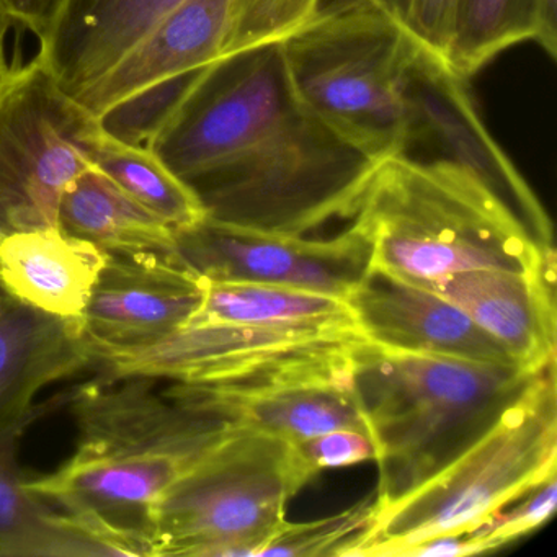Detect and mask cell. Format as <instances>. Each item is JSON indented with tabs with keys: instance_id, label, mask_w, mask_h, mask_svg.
Returning a JSON list of instances; mask_svg holds the SVG:
<instances>
[{
	"instance_id": "cell-1",
	"label": "cell",
	"mask_w": 557,
	"mask_h": 557,
	"mask_svg": "<svg viewBox=\"0 0 557 557\" xmlns=\"http://www.w3.org/2000/svg\"><path fill=\"white\" fill-rule=\"evenodd\" d=\"M148 148L208 220L288 236L354 218L380 164L302 106L282 41L208 64Z\"/></svg>"
},
{
	"instance_id": "cell-2",
	"label": "cell",
	"mask_w": 557,
	"mask_h": 557,
	"mask_svg": "<svg viewBox=\"0 0 557 557\" xmlns=\"http://www.w3.org/2000/svg\"><path fill=\"white\" fill-rule=\"evenodd\" d=\"M156 380L96 377L67 394L77 446L28 487L63 513L96 556H151L152 507L227 426L154 389Z\"/></svg>"
},
{
	"instance_id": "cell-3",
	"label": "cell",
	"mask_w": 557,
	"mask_h": 557,
	"mask_svg": "<svg viewBox=\"0 0 557 557\" xmlns=\"http://www.w3.org/2000/svg\"><path fill=\"white\" fill-rule=\"evenodd\" d=\"M351 220L370 244V273L423 288L466 270H556L554 247L478 178L445 162L383 159Z\"/></svg>"
},
{
	"instance_id": "cell-4",
	"label": "cell",
	"mask_w": 557,
	"mask_h": 557,
	"mask_svg": "<svg viewBox=\"0 0 557 557\" xmlns=\"http://www.w3.org/2000/svg\"><path fill=\"white\" fill-rule=\"evenodd\" d=\"M537 373L361 344L350 381L376 448L377 507L399 500L458 458Z\"/></svg>"
},
{
	"instance_id": "cell-5",
	"label": "cell",
	"mask_w": 557,
	"mask_h": 557,
	"mask_svg": "<svg viewBox=\"0 0 557 557\" xmlns=\"http://www.w3.org/2000/svg\"><path fill=\"white\" fill-rule=\"evenodd\" d=\"M556 469L554 361L458 458L399 500L377 507L351 557H406L435 537L471 533Z\"/></svg>"
},
{
	"instance_id": "cell-6",
	"label": "cell",
	"mask_w": 557,
	"mask_h": 557,
	"mask_svg": "<svg viewBox=\"0 0 557 557\" xmlns=\"http://www.w3.org/2000/svg\"><path fill=\"white\" fill-rule=\"evenodd\" d=\"M318 474L296 443L227 426L152 507L151 556H260Z\"/></svg>"
},
{
	"instance_id": "cell-7",
	"label": "cell",
	"mask_w": 557,
	"mask_h": 557,
	"mask_svg": "<svg viewBox=\"0 0 557 557\" xmlns=\"http://www.w3.org/2000/svg\"><path fill=\"white\" fill-rule=\"evenodd\" d=\"M417 47L373 5L315 18L282 40L302 106L380 162L399 154L403 145L404 73Z\"/></svg>"
},
{
	"instance_id": "cell-8",
	"label": "cell",
	"mask_w": 557,
	"mask_h": 557,
	"mask_svg": "<svg viewBox=\"0 0 557 557\" xmlns=\"http://www.w3.org/2000/svg\"><path fill=\"white\" fill-rule=\"evenodd\" d=\"M360 329L185 325L146 347L103 355L90 370L103 381L123 377L178 384L252 386L289 380H348Z\"/></svg>"
},
{
	"instance_id": "cell-9",
	"label": "cell",
	"mask_w": 557,
	"mask_h": 557,
	"mask_svg": "<svg viewBox=\"0 0 557 557\" xmlns=\"http://www.w3.org/2000/svg\"><path fill=\"white\" fill-rule=\"evenodd\" d=\"M99 119L38 58L0 76V240L58 230L67 185L92 168Z\"/></svg>"
},
{
	"instance_id": "cell-10",
	"label": "cell",
	"mask_w": 557,
	"mask_h": 557,
	"mask_svg": "<svg viewBox=\"0 0 557 557\" xmlns=\"http://www.w3.org/2000/svg\"><path fill=\"white\" fill-rule=\"evenodd\" d=\"M403 97L406 128L397 156L422 164L445 162L469 172L543 246L554 247L546 211L482 123L468 79L419 45L404 73Z\"/></svg>"
},
{
	"instance_id": "cell-11",
	"label": "cell",
	"mask_w": 557,
	"mask_h": 557,
	"mask_svg": "<svg viewBox=\"0 0 557 557\" xmlns=\"http://www.w3.org/2000/svg\"><path fill=\"white\" fill-rule=\"evenodd\" d=\"M175 256L208 282L285 286L342 299L371 272L370 244L351 227L334 239H305L205 218L175 231Z\"/></svg>"
},
{
	"instance_id": "cell-12",
	"label": "cell",
	"mask_w": 557,
	"mask_h": 557,
	"mask_svg": "<svg viewBox=\"0 0 557 557\" xmlns=\"http://www.w3.org/2000/svg\"><path fill=\"white\" fill-rule=\"evenodd\" d=\"M203 293L205 280L177 256L107 257L81 322L90 358L146 347L184 327Z\"/></svg>"
},
{
	"instance_id": "cell-13",
	"label": "cell",
	"mask_w": 557,
	"mask_h": 557,
	"mask_svg": "<svg viewBox=\"0 0 557 557\" xmlns=\"http://www.w3.org/2000/svg\"><path fill=\"white\" fill-rule=\"evenodd\" d=\"M164 393L230 429L267 433L292 443L338 429L368 435L350 377L276 381L252 386L172 383Z\"/></svg>"
},
{
	"instance_id": "cell-14",
	"label": "cell",
	"mask_w": 557,
	"mask_h": 557,
	"mask_svg": "<svg viewBox=\"0 0 557 557\" xmlns=\"http://www.w3.org/2000/svg\"><path fill=\"white\" fill-rule=\"evenodd\" d=\"M345 301L361 334L377 347L520 367L461 309L423 286L370 273Z\"/></svg>"
},
{
	"instance_id": "cell-15",
	"label": "cell",
	"mask_w": 557,
	"mask_h": 557,
	"mask_svg": "<svg viewBox=\"0 0 557 557\" xmlns=\"http://www.w3.org/2000/svg\"><path fill=\"white\" fill-rule=\"evenodd\" d=\"M500 342L530 373L556 361V270H466L426 286Z\"/></svg>"
},
{
	"instance_id": "cell-16",
	"label": "cell",
	"mask_w": 557,
	"mask_h": 557,
	"mask_svg": "<svg viewBox=\"0 0 557 557\" xmlns=\"http://www.w3.org/2000/svg\"><path fill=\"white\" fill-rule=\"evenodd\" d=\"M231 2L184 0L77 102L99 119L151 87L213 63L226 41Z\"/></svg>"
},
{
	"instance_id": "cell-17",
	"label": "cell",
	"mask_w": 557,
	"mask_h": 557,
	"mask_svg": "<svg viewBox=\"0 0 557 557\" xmlns=\"http://www.w3.org/2000/svg\"><path fill=\"white\" fill-rule=\"evenodd\" d=\"M90 364L79 324L0 293V430L40 419L38 394Z\"/></svg>"
},
{
	"instance_id": "cell-18",
	"label": "cell",
	"mask_w": 557,
	"mask_h": 557,
	"mask_svg": "<svg viewBox=\"0 0 557 557\" xmlns=\"http://www.w3.org/2000/svg\"><path fill=\"white\" fill-rule=\"evenodd\" d=\"M184 0H67L37 58L77 99Z\"/></svg>"
},
{
	"instance_id": "cell-19",
	"label": "cell",
	"mask_w": 557,
	"mask_h": 557,
	"mask_svg": "<svg viewBox=\"0 0 557 557\" xmlns=\"http://www.w3.org/2000/svg\"><path fill=\"white\" fill-rule=\"evenodd\" d=\"M109 253L60 230L0 240V289L38 311L81 325Z\"/></svg>"
},
{
	"instance_id": "cell-20",
	"label": "cell",
	"mask_w": 557,
	"mask_h": 557,
	"mask_svg": "<svg viewBox=\"0 0 557 557\" xmlns=\"http://www.w3.org/2000/svg\"><path fill=\"white\" fill-rule=\"evenodd\" d=\"M58 230L109 256H175L174 227L94 168L64 190Z\"/></svg>"
},
{
	"instance_id": "cell-21",
	"label": "cell",
	"mask_w": 557,
	"mask_h": 557,
	"mask_svg": "<svg viewBox=\"0 0 557 557\" xmlns=\"http://www.w3.org/2000/svg\"><path fill=\"white\" fill-rule=\"evenodd\" d=\"M30 425L0 430V557L96 556L87 537L28 487L18 446Z\"/></svg>"
},
{
	"instance_id": "cell-22",
	"label": "cell",
	"mask_w": 557,
	"mask_h": 557,
	"mask_svg": "<svg viewBox=\"0 0 557 557\" xmlns=\"http://www.w3.org/2000/svg\"><path fill=\"white\" fill-rule=\"evenodd\" d=\"M201 324L358 329L350 306L335 296L285 286L208 280L201 305L185 325Z\"/></svg>"
},
{
	"instance_id": "cell-23",
	"label": "cell",
	"mask_w": 557,
	"mask_h": 557,
	"mask_svg": "<svg viewBox=\"0 0 557 557\" xmlns=\"http://www.w3.org/2000/svg\"><path fill=\"white\" fill-rule=\"evenodd\" d=\"M89 162L175 231L187 230L207 218L197 195L146 146L126 145L102 132Z\"/></svg>"
},
{
	"instance_id": "cell-24",
	"label": "cell",
	"mask_w": 557,
	"mask_h": 557,
	"mask_svg": "<svg viewBox=\"0 0 557 557\" xmlns=\"http://www.w3.org/2000/svg\"><path fill=\"white\" fill-rule=\"evenodd\" d=\"M534 35L536 0H458L446 63L469 79L502 51Z\"/></svg>"
},
{
	"instance_id": "cell-25",
	"label": "cell",
	"mask_w": 557,
	"mask_h": 557,
	"mask_svg": "<svg viewBox=\"0 0 557 557\" xmlns=\"http://www.w3.org/2000/svg\"><path fill=\"white\" fill-rule=\"evenodd\" d=\"M376 492L334 517L289 523L283 521L260 556H342L351 557L373 523Z\"/></svg>"
},
{
	"instance_id": "cell-26",
	"label": "cell",
	"mask_w": 557,
	"mask_h": 557,
	"mask_svg": "<svg viewBox=\"0 0 557 557\" xmlns=\"http://www.w3.org/2000/svg\"><path fill=\"white\" fill-rule=\"evenodd\" d=\"M456 4L458 0H319L312 21L358 5H373L399 25L420 47L446 61L455 28Z\"/></svg>"
},
{
	"instance_id": "cell-27",
	"label": "cell",
	"mask_w": 557,
	"mask_h": 557,
	"mask_svg": "<svg viewBox=\"0 0 557 557\" xmlns=\"http://www.w3.org/2000/svg\"><path fill=\"white\" fill-rule=\"evenodd\" d=\"M319 0H233L221 57L282 41L314 18Z\"/></svg>"
},
{
	"instance_id": "cell-28",
	"label": "cell",
	"mask_w": 557,
	"mask_h": 557,
	"mask_svg": "<svg viewBox=\"0 0 557 557\" xmlns=\"http://www.w3.org/2000/svg\"><path fill=\"white\" fill-rule=\"evenodd\" d=\"M205 67L185 76L165 81L112 107L99 116L100 128L116 141L148 148L149 139L171 115L174 107L181 102L182 97L190 89L191 84Z\"/></svg>"
},
{
	"instance_id": "cell-29",
	"label": "cell",
	"mask_w": 557,
	"mask_h": 557,
	"mask_svg": "<svg viewBox=\"0 0 557 557\" xmlns=\"http://www.w3.org/2000/svg\"><path fill=\"white\" fill-rule=\"evenodd\" d=\"M520 504L495 513L481 527L466 533L475 554L491 553L543 527L557 507V478L547 479L540 487L518 498Z\"/></svg>"
},
{
	"instance_id": "cell-30",
	"label": "cell",
	"mask_w": 557,
	"mask_h": 557,
	"mask_svg": "<svg viewBox=\"0 0 557 557\" xmlns=\"http://www.w3.org/2000/svg\"><path fill=\"white\" fill-rule=\"evenodd\" d=\"M306 461L321 472L324 469L345 468L376 458V448L367 433L338 429L296 443Z\"/></svg>"
},
{
	"instance_id": "cell-31",
	"label": "cell",
	"mask_w": 557,
	"mask_h": 557,
	"mask_svg": "<svg viewBox=\"0 0 557 557\" xmlns=\"http://www.w3.org/2000/svg\"><path fill=\"white\" fill-rule=\"evenodd\" d=\"M67 0H0V14L27 27L38 40L53 28Z\"/></svg>"
},
{
	"instance_id": "cell-32",
	"label": "cell",
	"mask_w": 557,
	"mask_h": 557,
	"mask_svg": "<svg viewBox=\"0 0 557 557\" xmlns=\"http://www.w3.org/2000/svg\"><path fill=\"white\" fill-rule=\"evenodd\" d=\"M5 27H8V18L0 14V76L5 73Z\"/></svg>"
},
{
	"instance_id": "cell-33",
	"label": "cell",
	"mask_w": 557,
	"mask_h": 557,
	"mask_svg": "<svg viewBox=\"0 0 557 557\" xmlns=\"http://www.w3.org/2000/svg\"><path fill=\"white\" fill-rule=\"evenodd\" d=\"M0 293H2V289H0Z\"/></svg>"
}]
</instances>
